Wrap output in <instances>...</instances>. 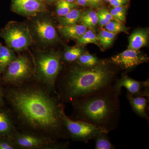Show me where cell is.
<instances>
[{
    "mask_svg": "<svg viewBox=\"0 0 149 149\" xmlns=\"http://www.w3.org/2000/svg\"><path fill=\"white\" fill-rule=\"evenodd\" d=\"M47 90L35 86H15L9 92V102L29 133L56 140L69 139L63 120V102L58 94L52 95Z\"/></svg>",
    "mask_w": 149,
    "mask_h": 149,
    "instance_id": "obj_1",
    "label": "cell"
},
{
    "mask_svg": "<svg viewBox=\"0 0 149 149\" xmlns=\"http://www.w3.org/2000/svg\"><path fill=\"white\" fill-rule=\"evenodd\" d=\"M118 67L110 61L87 67L75 62L56 84L62 101L71 102L74 99L102 90L113 85Z\"/></svg>",
    "mask_w": 149,
    "mask_h": 149,
    "instance_id": "obj_2",
    "label": "cell"
},
{
    "mask_svg": "<svg viewBox=\"0 0 149 149\" xmlns=\"http://www.w3.org/2000/svg\"><path fill=\"white\" fill-rule=\"evenodd\" d=\"M121 91L113 85L102 90L74 99L72 119L88 123L109 133L118 127L121 107Z\"/></svg>",
    "mask_w": 149,
    "mask_h": 149,
    "instance_id": "obj_3",
    "label": "cell"
},
{
    "mask_svg": "<svg viewBox=\"0 0 149 149\" xmlns=\"http://www.w3.org/2000/svg\"><path fill=\"white\" fill-rule=\"evenodd\" d=\"M61 60V56L56 52L41 53L36 58L34 74L50 92L56 93V83L62 69Z\"/></svg>",
    "mask_w": 149,
    "mask_h": 149,
    "instance_id": "obj_4",
    "label": "cell"
},
{
    "mask_svg": "<svg viewBox=\"0 0 149 149\" xmlns=\"http://www.w3.org/2000/svg\"><path fill=\"white\" fill-rule=\"evenodd\" d=\"M0 35L8 47L16 52L24 51L32 44L31 33L24 23L11 22L2 30Z\"/></svg>",
    "mask_w": 149,
    "mask_h": 149,
    "instance_id": "obj_5",
    "label": "cell"
},
{
    "mask_svg": "<svg viewBox=\"0 0 149 149\" xmlns=\"http://www.w3.org/2000/svg\"><path fill=\"white\" fill-rule=\"evenodd\" d=\"M9 138L13 142L17 148L27 149H66L68 144L60 143L58 140L26 132L19 133L15 131Z\"/></svg>",
    "mask_w": 149,
    "mask_h": 149,
    "instance_id": "obj_6",
    "label": "cell"
},
{
    "mask_svg": "<svg viewBox=\"0 0 149 149\" xmlns=\"http://www.w3.org/2000/svg\"><path fill=\"white\" fill-rule=\"evenodd\" d=\"M3 79L6 83L18 86L31 79L34 70L31 61L26 56H19L6 68Z\"/></svg>",
    "mask_w": 149,
    "mask_h": 149,
    "instance_id": "obj_7",
    "label": "cell"
},
{
    "mask_svg": "<svg viewBox=\"0 0 149 149\" xmlns=\"http://www.w3.org/2000/svg\"><path fill=\"white\" fill-rule=\"evenodd\" d=\"M63 120L67 132L74 141L87 143L90 140H94L103 131L88 123L73 120L68 116L65 113L63 115Z\"/></svg>",
    "mask_w": 149,
    "mask_h": 149,
    "instance_id": "obj_8",
    "label": "cell"
},
{
    "mask_svg": "<svg viewBox=\"0 0 149 149\" xmlns=\"http://www.w3.org/2000/svg\"><path fill=\"white\" fill-rule=\"evenodd\" d=\"M110 61L118 68L128 70L133 69L140 65L148 62L149 58L139 50L128 49L112 57Z\"/></svg>",
    "mask_w": 149,
    "mask_h": 149,
    "instance_id": "obj_9",
    "label": "cell"
},
{
    "mask_svg": "<svg viewBox=\"0 0 149 149\" xmlns=\"http://www.w3.org/2000/svg\"><path fill=\"white\" fill-rule=\"evenodd\" d=\"M115 88L121 91L123 87L127 92L133 95L143 96L149 98V81H140L134 80L128 74L123 73L120 79H116L113 84Z\"/></svg>",
    "mask_w": 149,
    "mask_h": 149,
    "instance_id": "obj_10",
    "label": "cell"
},
{
    "mask_svg": "<svg viewBox=\"0 0 149 149\" xmlns=\"http://www.w3.org/2000/svg\"><path fill=\"white\" fill-rule=\"evenodd\" d=\"M12 9L15 13L26 16H35L47 11L43 0H12Z\"/></svg>",
    "mask_w": 149,
    "mask_h": 149,
    "instance_id": "obj_11",
    "label": "cell"
},
{
    "mask_svg": "<svg viewBox=\"0 0 149 149\" xmlns=\"http://www.w3.org/2000/svg\"><path fill=\"white\" fill-rule=\"evenodd\" d=\"M33 29L38 39L43 43L52 44L58 40L55 27L49 19H39L35 20Z\"/></svg>",
    "mask_w": 149,
    "mask_h": 149,
    "instance_id": "obj_12",
    "label": "cell"
},
{
    "mask_svg": "<svg viewBox=\"0 0 149 149\" xmlns=\"http://www.w3.org/2000/svg\"><path fill=\"white\" fill-rule=\"evenodd\" d=\"M126 98L135 113L139 117L149 122V118L147 111L149 98L133 95L128 92L126 94Z\"/></svg>",
    "mask_w": 149,
    "mask_h": 149,
    "instance_id": "obj_13",
    "label": "cell"
},
{
    "mask_svg": "<svg viewBox=\"0 0 149 149\" xmlns=\"http://www.w3.org/2000/svg\"><path fill=\"white\" fill-rule=\"evenodd\" d=\"M148 40V33L147 31L142 29L137 30L129 37L128 49L138 50L146 45Z\"/></svg>",
    "mask_w": 149,
    "mask_h": 149,
    "instance_id": "obj_14",
    "label": "cell"
},
{
    "mask_svg": "<svg viewBox=\"0 0 149 149\" xmlns=\"http://www.w3.org/2000/svg\"><path fill=\"white\" fill-rule=\"evenodd\" d=\"M87 27L83 24H74L59 27V31L63 36L69 39L78 40L84 34Z\"/></svg>",
    "mask_w": 149,
    "mask_h": 149,
    "instance_id": "obj_15",
    "label": "cell"
},
{
    "mask_svg": "<svg viewBox=\"0 0 149 149\" xmlns=\"http://www.w3.org/2000/svg\"><path fill=\"white\" fill-rule=\"evenodd\" d=\"M16 57L13 50L0 44V74Z\"/></svg>",
    "mask_w": 149,
    "mask_h": 149,
    "instance_id": "obj_16",
    "label": "cell"
},
{
    "mask_svg": "<svg viewBox=\"0 0 149 149\" xmlns=\"http://www.w3.org/2000/svg\"><path fill=\"white\" fill-rule=\"evenodd\" d=\"M15 131L12 120L8 114L0 111V135L9 137Z\"/></svg>",
    "mask_w": 149,
    "mask_h": 149,
    "instance_id": "obj_17",
    "label": "cell"
},
{
    "mask_svg": "<svg viewBox=\"0 0 149 149\" xmlns=\"http://www.w3.org/2000/svg\"><path fill=\"white\" fill-rule=\"evenodd\" d=\"M81 15V11L75 8L64 16L59 17L58 20L61 26L73 25L79 21Z\"/></svg>",
    "mask_w": 149,
    "mask_h": 149,
    "instance_id": "obj_18",
    "label": "cell"
},
{
    "mask_svg": "<svg viewBox=\"0 0 149 149\" xmlns=\"http://www.w3.org/2000/svg\"><path fill=\"white\" fill-rule=\"evenodd\" d=\"M79 21L87 28L94 29L98 23L97 15L95 11L88 10L82 14Z\"/></svg>",
    "mask_w": 149,
    "mask_h": 149,
    "instance_id": "obj_19",
    "label": "cell"
},
{
    "mask_svg": "<svg viewBox=\"0 0 149 149\" xmlns=\"http://www.w3.org/2000/svg\"><path fill=\"white\" fill-rule=\"evenodd\" d=\"M108 133L102 131L95 138V149H114L116 146L112 143L109 137Z\"/></svg>",
    "mask_w": 149,
    "mask_h": 149,
    "instance_id": "obj_20",
    "label": "cell"
},
{
    "mask_svg": "<svg viewBox=\"0 0 149 149\" xmlns=\"http://www.w3.org/2000/svg\"><path fill=\"white\" fill-rule=\"evenodd\" d=\"M103 61L100 60L96 56L87 52L82 54L75 62L83 66L92 67L100 64Z\"/></svg>",
    "mask_w": 149,
    "mask_h": 149,
    "instance_id": "obj_21",
    "label": "cell"
},
{
    "mask_svg": "<svg viewBox=\"0 0 149 149\" xmlns=\"http://www.w3.org/2000/svg\"><path fill=\"white\" fill-rule=\"evenodd\" d=\"M77 6V5L73 2H69L65 0H58L56 13L58 17L63 16Z\"/></svg>",
    "mask_w": 149,
    "mask_h": 149,
    "instance_id": "obj_22",
    "label": "cell"
},
{
    "mask_svg": "<svg viewBox=\"0 0 149 149\" xmlns=\"http://www.w3.org/2000/svg\"><path fill=\"white\" fill-rule=\"evenodd\" d=\"M116 34L107 30H102L99 33L97 37L98 40L104 49L108 47L113 42Z\"/></svg>",
    "mask_w": 149,
    "mask_h": 149,
    "instance_id": "obj_23",
    "label": "cell"
},
{
    "mask_svg": "<svg viewBox=\"0 0 149 149\" xmlns=\"http://www.w3.org/2000/svg\"><path fill=\"white\" fill-rule=\"evenodd\" d=\"M83 54L81 48L73 47L68 48L65 52L63 59L67 62L71 63L75 62Z\"/></svg>",
    "mask_w": 149,
    "mask_h": 149,
    "instance_id": "obj_24",
    "label": "cell"
},
{
    "mask_svg": "<svg viewBox=\"0 0 149 149\" xmlns=\"http://www.w3.org/2000/svg\"><path fill=\"white\" fill-rule=\"evenodd\" d=\"M77 40L78 43L81 45L88 44H94L98 45L97 37L91 29L86 30Z\"/></svg>",
    "mask_w": 149,
    "mask_h": 149,
    "instance_id": "obj_25",
    "label": "cell"
},
{
    "mask_svg": "<svg viewBox=\"0 0 149 149\" xmlns=\"http://www.w3.org/2000/svg\"><path fill=\"white\" fill-rule=\"evenodd\" d=\"M106 29L107 31L117 34L119 32H125L126 28L120 22L112 20L109 22L105 25Z\"/></svg>",
    "mask_w": 149,
    "mask_h": 149,
    "instance_id": "obj_26",
    "label": "cell"
},
{
    "mask_svg": "<svg viewBox=\"0 0 149 149\" xmlns=\"http://www.w3.org/2000/svg\"><path fill=\"white\" fill-rule=\"evenodd\" d=\"M115 20L118 22L125 21L126 8L124 6L113 7L109 11Z\"/></svg>",
    "mask_w": 149,
    "mask_h": 149,
    "instance_id": "obj_27",
    "label": "cell"
},
{
    "mask_svg": "<svg viewBox=\"0 0 149 149\" xmlns=\"http://www.w3.org/2000/svg\"><path fill=\"white\" fill-rule=\"evenodd\" d=\"M17 147L11 140L8 139H0V149H14Z\"/></svg>",
    "mask_w": 149,
    "mask_h": 149,
    "instance_id": "obj_28",
    "label": "cell"
},
{
    "mask_svg": "<svg viewBox=\"0 0 149 149\" xmlns=\"http://www.w3.org/2000/svg\"><path fill=\"white\" fill-rule=\"evenodd\" d=\"M97 13L101 15L102 16L104 17L105 18L109 21H111V20L114 19L113 17L110 13L109 11L107 9L105 8L100 9Z\"/></svg>",
    "mask_w": 149,
    "mask_h": 149,
    "instance_id": "obj_29",
    "label": "cell"
},
{
    "mask_svg": "<svg viewBox=\"0 0 149 149\" xmlns=\"http://www.w3.org/2000/svg\"><path fill=\"white\" fill-rule=\"evenodd\" d=\"M128 0H111L109 2L110 4L113 7L124 6L127 4Z\"/></svg>",
    "mask_w": 149,
    "mask_h": 149,
    "instance_id": "obj_30",
    "label": "cell"
},
{
    "mask_svg": "<svg viewBox=\"0 0 149 149\" xmlns=\"http://www.w3.org/2000/svg\"><path fill=\"white\" fill-rule=\"evenodd\" d=\"M102 0H89V5L93 8H97L100 6Z\"/></svg>",
    "mask_w": 149,
    "mask_h": 149,
    "instance_id": "obj_31",
    "label": "cell"
},
{
    "mask_svg": "<svg viewBox=\"0 0 149 149\" xmlns=\"http://www.w3.org/2000/svg\"><path fill=\"white\" fill-rule=\"evenodd\" d=\"M77 5L81 6L89 5V0H76Z\"/></svg>",
    "mask_w": 149,
    "mask_h": 149,
    "instance_id": "obj_32",
    "label": "cell"
},
{
    "mask_svg": "<svg viewBox=\"0 0 149 149\" xmlns=\"http://www.w3.org/2000/svg\"><path fill=\"white\" fill-rule=\"evenodd\" d=\"M3 102V96L2 92L0 89V106L2 104Z\"/></svg>",
    "mask_w": 149,
    "mask_h": 149,
    "instance_id": "obj_33",
    "label": "cell"
},
{
    "mask_svg": "<svg viewBox=\"0 0 149 149\" xmlns=\"http://www.w3.org/2000/svg\"><path fill=\"white\" fill-rule=\"evenodd\" d=\"M45 1L49 3H52L54 2L56 0H45Z\"/></svg>",
    "mask_w": 149,
    "mask_h": 149,
    "instance_id": "obj_34",
    "label": "cell"
},
{
    "mask_svg": "<svg viewBox=\"0 0 149 149\" xmlns=\"http://www.w3.org/2000/svg\"><path fill=\"white\" fill-rule=\"evenodd\" d=\"M65 1H67L69 2H73L74 1H76V0H65Z\"/></svg>",
    "mask_w": 149,
    "mask_h": 149,
    "instance_id": "obj_35",
    "label": "cell"
},
{
    "mask_svg": "<svg viewBox=\"0 0 149 149\" xmlns=\"http://www.w3.org/2000/svg\"><path fill=\"white\" fill-rule=\"evenodd\" d=\"M104 1H105L107 2H109L110 1H111V0H104Z\"/></svg>",
    "mask_w": 149,
    "mask_h": 149,
    "instance_id": "obj_36",
    "label": "cell"
},
{
    "mask_svg": "<svg viewBox=\"0 0 149 149\" xmlns=\"http://www.w3.org/2000/svg\"><path fill=\"white\" fill-rule=\"evenodd\" d=\"M0 75H1V74H0Z\"/></svg>",
    "mask_w": 149,
    "mask_h": 149,
    "instance_id": "obj_37",
    "label": "cell"
}]
</instances>
